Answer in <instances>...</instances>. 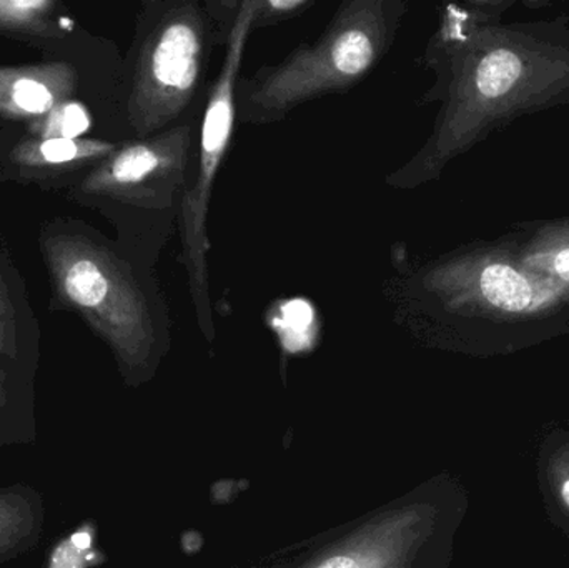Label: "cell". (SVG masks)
Instances as JSON below:
<instances>
[{
	"label": "cell",
	"mask_w": 569,
	"mask_h": 568,
	"mask_svg": "<svg viewBox=\"0 0 569 568\" xmlns=\"http://www.w3.org/2000/svg\"><path fill=\"white\" fill-rule=\"evenodd\" d=\"M505 3L448 6L427 49L443 109L425 146L387 177L393 189L437 180L495 127L569 100V17L501 26Z\"/></svg>",
	"instance_id": "1"
},
{
	"label": "cell",
	"mask_w": 569,
	"mask_h": 568,
	"mask_svg": "<svg viewBox=\"0 0 569 568\" xmlns=\"http://www.w3.org/2000/svg\"><path fill=\"white\" fill-rule=\"evenodd\" d=\"M407 3L347 0L315 42L237 83V117L246 123L283 120L303 103L360 83L393 46Z\"/></svg>",
	"instance_id": "2"
},
{
	"label": "cell",
	"mask_w": 569,
	"mask_h": 568,
	"mask_svg": "<svg viewBox=\"0 0 569 568\" xmlns=\"http://www.w3.org/2000/svg\"><path fill=\"white\" fill-rule=\"evenodd\" d=\"M425 292L441 312L498 336H547L569 329V296L518 259L513 239L475 242L425 267Z\"/></svg>",
	"instance_id": "3"
},
{
	"label": "cell",
	"mask_w": 569,
	"mask_h": 568,
	"mask_svg": "<svg viewBox=\"0 0 569 568\" xmlns=\"http://www.w3.org/2000/svg\"><path fill=\"white\" fill-rule=\"evenodd\" d=\"M257 0H243L233 7L232 17H226V56L219 76L207 99L200 127L196 166L180 197L179 233L180 262L189 276L190 296L197 319L203 330H212V306L209 289V237L207 217L220 167L232 142L237 120V83L246 56L247 40L253 30Z\"/></svg>",
	"instance_id": "4"
},
{
	"label": "cell",
	"mask_w": 569,
	"mask_h": 568,
	"mask_svg": "<svg viewBox=\"0 0 569 568\" xmlns=\"http://www.w3.org/2000/svg\"><path fill=\"white\" fill-rule=\"evenodd\" d=\"M222 30L223 20L209 3L167 0L150 6L133 90V113L143 136L177 126L199 93Z\"/></svg>",
	"instance_id": "5"
},
{
	"label": "cell",
	"mask_w": 569,
	"mask_h": 568,
	"mask_svg": "<svg viewBox=\"0 0 569 568\" xmlns=\"http://www.w3.org/2000/svg\"><path fill=\"white\" fill-rule=\"evenodd\" d=\"M192 142L189 123H177L146 142L120 150L107 169V180L120 192L136 193L150 202H167L189 182Z\"/></svg>",
	"instance_id": "6"
},
{
	"label": "cell",
	"mask_w": 569,
	"mask_h": 568,
	"mask_svg": "<svg viewBox=\"0 0 569 568\" xmlns=\"http://www.w3.org/2000/svg\"><path fill=\"white\" fill-rule=\"evenodd\" d=\"M511 239L527 269L558 283L569 296V219L527 223Z\"/></svg>",
	"instance_id": "7"
},
{
	"label": "cell",
	"mask_w": 569,
	"mask_h": 568,
	"mask_svg": "<svg viewBox=\"0 0 569 568\" xmlns=\"http://www.w3.org/2000/svg\"><path fill=\"white\" fill-rule=\"evenodd\" d=\"M33 516L26 500L0 496V554L12 549L32 530Z\"/></svg>",
	"instance_id": "8"
},
{
	"label": "cell",
	"mask_w": 569,
	"mask_h": 568,
	"mask_svg": "<svg viewBox=\"0 0 569 568\" xmlns=\"http://www.w3.org/2000/svg\"><path fill=\"white\" fill-rule=\"evenodd\" d=\"M313 6L310 0H257L253 29L276 26L291 17L300 16L305 9Z\"/></svg>",
	"instance_id": "9"
},
{
	"label": "cell",
	"mask_w": 569,
	"mask_h": 568,
	"mask_svg": "<svg viewBox=\"0 0 569 568\" xmlns=\"http://www.w3.org/2000/svg\"><path fill=\"white\" fill-rule=\"evenodd\" d=\"M548 484L558 507L569 519V444L551 457L548 464Z\"/></svg>",
	"instance_id": "10"
},
{
	"label": "cell",
	"mask_w": 569,
	"mask_h": 568,
	"mask_svg": "<svg viewBox=\"0 0 569 568\" xmlns=\"http://www.w3.org/2000/svg\"><path fill=\"white\" fill-rule=\"evenodd\" d=\"M92 539L89 534L79 532L67 539L53 550L50 568H83L86 567V552Z\"/></svg>",
	"instance_id": "11"
},
{
	"label": "cell",
	"mask_w": 569,
	"mask_h": 568,
	"mask_svg": "<svg viewBox=\"0 0 569 568\" xmlns=\"http://www.w3.org/2000/svg\"><path fill=\"white\" fill-rule=\"evenodd\" d=\"M13 100L20 109L27 110V112H46L52 106V93L36 80L20 79L13 86Z\"/></svg>",
	"instance_id": "12"
},
{
	"label": "cell",
	"mask_w": 569,
	"mask_h": 568,
	"mask_svg": "<svg viewBox=\"0 0 569 568\" xmlns=\"http://www.w3.org/2000/svg\"><path fill=\"white\" fill-rule=\"evenodd\" d=\"M89 117H87L86 110L82 107L77 106V103L66 107V110L62 112V120H60V130H62L66 139L82 136L89 129Z\"/></svg>",
	"instance_id": "13"
},
{
	"label": "cell",
	"mask_w": 569,
	"mask_h": 568,
	"mask_svg": "<svg viewBox=\"0 0 569 568\" xmlns=\"http://www.w3.org/2000/svg\"><path fill=\"white\" fill-rule=\"evenodd\" d=\"M40 152L49 162L62 163L76 159L79 149L72 140L62 137V139H50L43 142Z\"/></svg>",
	"instance_id": "14"
},
{
	"label": "cell",
	"mask_w": 569,
	"mask_h": 568,
	"mask_svg": "<svg viewBox=\"0 0 569 568\" xmlns=\"http://www.w3.org/2000/svg\"><path fill=\"white\" fill-rule=\"evenodd\" d=\"M320 568H358L350 557H331Z\"/></svg>",
	"instance_id": "15"
}]
</instances>
